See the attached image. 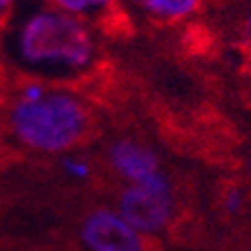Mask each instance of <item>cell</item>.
Listing matches in <instances>:
<instances>
[{
	"mask_svg": "<svg viewBox=\"0 0 251 251\" xmlns=\"http://www.w3.org/2000/svg\"><path fill=\"white\" fill-rule=\"evenodd\" d=\"M119 215L144 233H159L173 218V191L164 175L139 184H128L119 198Z\"/></svg>",
	"mask_w": 251,
	"mask_h": 251,
	"instance_id": "3",
	"label": "cell"
},
{
	"mask_svg": "<svg viewBox=\"0 0 251 251\" xmlns=\"http://www.w3.org/2000/svg\"><path fill=\"white\" fill-rule=\"evenodd\" d=\"M65 168L72 173L74 177H88V173H90V168L83 162H65Z\"/></svg>",
	"mask_w": 251,
	"mask_h": 251,
	"instance_id": "8",
	"label": "cell"
},
{
	"mask_svg": "<svg viewBox=\"0 0 251 251\" xmlns=\"http://www.w3.org/2000/svg\"><path fill=\"white\" fill-rule=\"evenodd\" d=\"M151 14L159 16L164 21H177L198 9L200 0H139Z\"/></svg>",
	"mask_w": 251,
	"mask_h": 251,
	"instance_id": "6",
	"label": "cell"
},
{
	"mask_svg": "<svg viewBox=\"0 0 251 251\" xmlns=\"http://www.w3.org/2000/svg\"><path fill=\"white\" fill-rule=\"evenodd\" d=\"M81 240L88 251H146L148 242L119 213L97 209L85 215Z\"/></svg>",
	"mask_w": 251,
	"mask_h": 251,
	"instance_id": "4",
	"label": "cell"
},
{
	"mask_svg": "<svg viewBox=\"0 0 251 251\" xmlns=\"http://www.w3.org/2000/svg\"><path fill=\"white\" fill-rule=\"evenodd\" d=\"M110 162L119 175H124L130 184L146 182L151 177L162 175L157 155L144 144L130 139H121L110 148Z\"/></svg>",
	"mask_w": 251,
	"mask_h": 251,
	"instance_id": "5",
	"label": "cell"
},
{
	"mask_svg": "<svg viewBox=\"0 0 251 251\" xmlns=\"http://www.w3.org/2000/svg\"><path fill=\"white\" fill-rule=\"evenodd\" d=\"M65 14L74 16V14H94L101 11L105 7H110L112 0H54Z\"/></svg>",
	"mask_w": 251,
	"mask_h": 251,
	"instance_id": "7",
	"label": "cell"
},
{
	"mask_svg": "<svg viewBox=\"0 0 251 251\" xmlns=\"http://www.w3.org/2000/svg\"><path fill=\"white\" fill-rule=\"evenodd\" d=\"M18 50L29 65L81 70L92 58V38L76 16L43 9L25 21Z\"/></svg>",
	"mask_w": 251,
	"mask_h": 251,
	"instance_id": "2",
	"label": "cell"
},
{
	"mask_svg": "<svg viewBox=\"0 0 251 251\" xmlns=\"http://www.w3.org/2000/svg\"><path fill=\"white\" fill-rule=\"evenodd\" d=\"M9 5H11V0H0V14H5Z\"/></svg>",
	"mask_w": 251,
	"mask_h": 251,
	"instance_id": "9",
	"label": "cell"
},
{
	"mask_svg": "<svg viewBox=\"0 0 251 251\" xmlns=\"http://www.w3.org/2000/svg\"><path fill=\"white\" fill-rule=\"evenodd\" d=\"M16 137L29 148L43 152H61L81 144L90 119L81 101L72 94L52 92L38 99H21L11 112Z\"/></svg>",
	"mask_w": 251,
	"mask_h": 251,
	"instance_id": "1",
	"label": "cell"
}]
</instances>
